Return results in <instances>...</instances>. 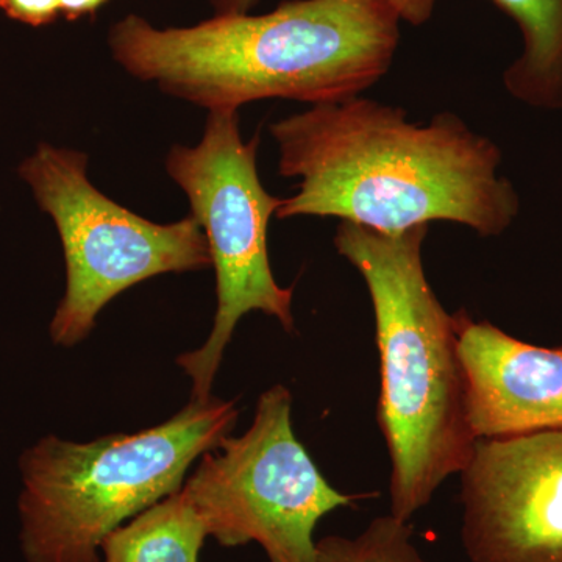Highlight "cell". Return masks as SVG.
Segmentation results:
<instances>
[{"label": "cell", "instance_id": "cell-5", "mask_svg": "<svg viewBox=\"0 0 562 562\" xmlns=\"http://www.w3.org/2000/svg\"><path fill=\"white\" fill-rule=\"evenodd\" d=\"M257 149L258 138L243 140L238 111L217 110L210 111L198 146H173L166 158V171L187 194L191 216L205 233L216 272L213 330L201 349L177 358L198 401L211 397L225 349L246 314H268L284 330H294V290L277 283L268 255L269 221L283 199L262 187Z\"/></svg>", "mask_w": 562, "mask_h": 562}, {"label": "cell", "instance_id": "cell-10", "mask_svg": "<svg viewBox=\"0 0 562 562\" xmlns=\"http://www.w3.org/2000/svg\"><path fill=\"white\" fill-rule=\"evenodd\" d=\"M522 35L524 49L503 72L516 101L543 111H562V0H491Z\"/></svg>", "mask_w": 562, "mask_h": 562}, {"label": "cell", "instance_id": "cell-1", "mask_svg": "<svg viewBox=\"0 0 562 562\" xmlns=\"http://www.w3.org/2000/svg\"><path fill=\"white\" fill-rule=\"evenodd\" d=\"M280 176L299 179L276 216L338 217L380 233L435 221L501 236L520 210L502 150L450 111L428 124L371 101L319 103L271 125Z\"/></svg>", "mask_w": 562, "mask_h": 562}, {"label": "cell", "instance_id": "cell-7", "mask_svg": "<svg viewBox=\"0 0 562 562\" xmlns=\"http://www.w3.org/2000/svg\"><path fill=\"white\" fill-rule=\"evenodd\" d=\"M292 397L277 384L262 392L249 430L205 453L181 492L224 547L260 543L271 562L317 561L314 530L349 506L292 430Z\"/></svg>", "mask_w": 562, "mask_h": 562}, {"label": "cell", "instance_id": "cell-2", "mask_svg": "<svg viewBox=\"0 0 562 562\" xmlns=\"http://www.w3.org/2000/svg\"><path fill=\"white\" fill-rule=\"evenodd\" d=\"M398 43L401 20L383 0H288L191 27L128 14L109 33L111 57L131 76L209 111L357 98L386 76Z\"/></svg>", "mask_w": 562, "mask_h": 562}, {"label": "cell", "instance_id": "cell-14", "mask_svg": "<svg viewBox=\"0 0 562 562\" xmlns=\"http://www.w3.org/2000/svg\"><path fill=\"white\" fill-rule=\"evenodd\" d=\"M398 20L412 25H424L431 20L438 0H383Z\"/></svg>", "mask_w": 562, "mask_h": 562}, {"label": "cell", "instance_id": "cell-16", "mask_svg": "<svg viewBox=\"0 0 562 562\" xmlns=\"http://www.w3.org/2000/svg\"><path fill=\"white\" fill-rule=\"evenodd\" d=\"M216 14H243L249 13L257 0H210Z\"/></svg>", "mask_w": 562, "mask_h": 562}, {"label": "cell", "instance_id": "cell-4", "mask_svg": "<svg viewBox=\"0 0 562 562\" xmlns=\"http://www.w3.org/2000/svg\"><path fill=\"white\" fill-rule=\"evenodd\" d=\"M239 417L235 401L191 398L171 419L91 442L41 438L21 454L18 508L27 562H99L103 539L176 494Z\"/></svg>", "mask_w": 562, "mask_h": 562}, {"label": "cell", "instance_id": "cell-9", "mask_svg": "<svg viewBox=\"0 0 562 562\" xmlns=\"http://www.w3.org/2000/svg\"><path fill=\"white\" fill-rule=\"evenodd\" d=\"M457 319L475 438L562 430V346L519 341L464 312Z\"/></svg>", "mask_w": 562, "mask_h": 562}, {"label": "cell", "instance_id": "cell-12", "mask_svg": "<svg viewBox=\"0 0 562 562\" xmlns=\"http://www.w3.org/2000/svg\"><path fill=\"white\" fill-rule=\"evenodd\" d=\"M413 528L397 517L373 519L357 538L327 536L316 542L319 562H427L413 541Z\"/></svg>", "mask_w": 562, "mask_h": 562}, {"label": "cell", "instance_id": "cell-15", "mask_svg": "<svg viewBox=\"0 0 562 562\" xmlns=\"http://www.w3.org/2000/svg\"><path fill=\"white\" fill-rule=\"evenodd\" d=\"M106 0H61V14L66 20H79L87 14L95 13Z\"/></svg>", "mask_w": 562, "mask_h": 562}, {"label": "cell", "instance_id": "cell-8", "mask_svg": "<svg viewBox=\"0 0 562 562\" xmlns=\"http://www.w3.org/2000/svg\"><path fill=\"white\" fill-rule=\"evenodd\" d=\"M461 503L472 562H562V430L479 439Z\"/></svg>", "mask_w": 562, "mask_h": 562}, {"label": "cell", "instance_id": "cell-6", "mask_svg": "<svg viewBox=\"0 0 562 562\" xmlns=\"http://www.w3.org/2000/svg\"><path fill=\"white\" fill-rule=\"evenodd\" d=\"M20 177L54 221L65 254L66 291L50 322L57 346L83 341L105 305L140 281L211 266L194 217L157 224L111 201L88 179L83 151L40 144Z\"/></svg>", "mask_w": 562, "mask_h": 562}, {"label": "cell", "instance_id": "cell-13", "mask_svg": "<svg viewBox=\"0 0 562 562\" xmlns=\"http://www.w3.org/2000/svg\"><path fill=\"white\" fill-rule=\"evenodd\" d=\"M0 10L10 20L41 27L61 14V0H0Z\"/></svg>", "mask_w": 562, "mask_h": 562}, {"label": "cell", "instance_id": "cell-11", "mask_svg": "<svg viewBox=\"0 0 562 562\" xmlns=\"http://www.w3.org/2000/svg\"><path fill=\"white\" fill-rule=\"evenodd\" d=\"M206 538L202 517L180 490L111 531L101 550L103 562H199Z\"/></svg>", "mask_w": 562, "mask_h": 562}, {"label": "cell", "instance_id": "cell-3", "mask_svg": "<svg viewBox=\"0 0 562 562\" xmlns=\"http://www.w3.org/2000/svg\"><path fill=\"white\" fill-rule=\"evenodd\" d=\"M430 225L380 233L341 221L338 254L366 281L375 317L382 392L376 420L392 462L391 514L403 522L464 471L479 439L468 416V382L449 314L425 276Z\"/></svg>", "mask_w": 562, "mask_h": 562}]
</instances>
